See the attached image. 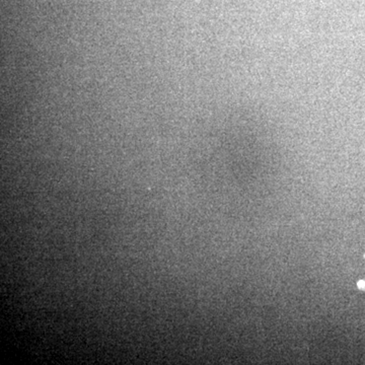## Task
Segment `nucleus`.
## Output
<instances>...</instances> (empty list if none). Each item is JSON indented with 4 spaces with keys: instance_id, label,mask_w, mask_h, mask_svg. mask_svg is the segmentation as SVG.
Returning <instances> with one entry per match:
<instances>
[{
    "instance_id": "f257e3e1",
    "label": "nucleus",
    "mask_w": 365,
    "mask_h": 365,
    "mask_svg": "<svg viewBox=\"0 0 365 365\" xmlns=\"http://www.w3.org/2000/svg\"><path fill=\"white\" fill-rule=\"evenodd\" d=\"M357 286H358L359 289H361V290H365V280H360V281H358V283H357Z\"/></svg>"
}]
</instances>
